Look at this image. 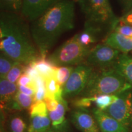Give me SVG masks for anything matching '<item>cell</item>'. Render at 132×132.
<instances>
[{"label":"cell","mask_w":132,"mask_h":132,"mask_svg":"<svg viewBox=\"0 0 132 132\" xmlns=\"http://www.w3.org/2000/svg\"><path fill=\"white\" fill-rule=\"evenodd\" d=\"M75 15L73 0H63L31 21V36L39 55L47 56L59 38L73 29Z\"/></svg>","instance_id":"cell-1"},{"label":"cell","mask_w":132,"mask_h":132,"mask_svg":"<svg viewBox=\"0 0 132 132\" xmlns=\"http://www.w3.org/2000/svg\"><path fill=\"white\" fill-rule=\"evenodd\" d=\"M0 52L24 64L39 56L30 27L20 14L0 11Z\"/></svg>","instance_id":"cell-2"},{"label":"cell","mask_w":132,"mask_h":132,"mask_svg":"<svg viewBox=\"0 0 132 132\" xmlns=\"http://www.w3.org/2000/svg\"><path fill=\"white\" fill-rule=\"evenodd\" d=\"M132 89L131 86L114 69H94L87 85L79 96L93 97L102 94H118Z\"/></svg>","instance_id":"cell-3"},{"label":"cell","mask_w":132,"mask_h":132,"mask_svg":"<svg viewBox=\"0 0 132 132\" xmlns=\"http://www.w3.org/2000/svg\"><path fill=\"white\" fill-rule=\"evenodd\" d=\"M81 9L85 14L87 25L100 34L110 33L118 23V19L113 12L109 0H81Z\"/></svg>","instance_id":"cell-4"},{"label":"cell","mask_w":132,"mask_h":132,"mask_svg":"<svg viewBox=\"0 0 132 132\" xmlns=\"http://www.w3.org/2000/svg\"><path fill=\"white\" fill-rule=\"evenodd\" d=\"M91 48L82 45L77 34L64 42L47 57L55 66H77L85 63Z\"/></svg>","instance_id":"cell-5"},{"label":"cell","mask_w":132,"mask_h":132,"mask_svg":"<svg viewBox=\"0 0 132 132\" xmlns=\"http://www.w3.org/2000/svg\"><path fill=\"white\" fill-rule=\"evenodd\" d=\"M93 70V67L85 63L75 66L62 89L63 98L72 99L80 95L86 87Z\"/></svg>","instance_id":"cell-6"},{"label":"cell","mask_w":132,"mask_h":132,"mask_svg":"<svg viewBox=\"0 0 132 132\" xmlns=\"http://www.w3.org/2000/svg\"><path fill=\"white\" fill-rule=\"evenodd\" d=\"M105 113L132 130V92L131 89L118 94V98L104 110Z\"/></svg>","instance_id":"cell-7"},{"label":"cell","mask_w":132,"mask_h":132,"mask_svg":"<svg viewBox=\"0 0 132 132\" xmlns=\"http://www.w3.org/2000/svg\"><path fill=\"white\" fill-rule=\"evenodd\" d=\"M120 53L118 50L103 43L97 44L91 48L85 64L97 69L113 68Z\"/></svg>","instance_id":"cell-8"},{"label":"cell","mask_w":132,"mask_h":132,"mask_svg":"<svg viewBox=\"0 0 132 132\" xmlns=\"http://www.w3.org/2000/svg\"><path fill=\"white\" fill-rule=\"evenodd\" d=\"M70 120L81 132H100L93 114L87 108H74L70 113Z\"/></svg>","instance_id":"cell-9"},{"label":"cell","mask_w":132,"mask_h":132,"mask_svg":"<svg viewBox=\"0 0 132 132\" xmlns=\"http://www.w3.org/2000/svg\"><path fill=\"white\" fill-rule=\"evenodd\" d=\"M61 1L63 0H23L21 15L26 20L32 21Z\"/></svg>","instance_id":"cell-10"},{"label":"cell","mask_w":132,"mask_h":132,"mask_svg":"<svg viewBox=\"0 0 132 132\" xmlns=\"http://www.w3.org/2000/svg\"><path fill=\"white\" fill-rule=\"evenodd\" d=\"M92 113L96 120L100 132H130L131 131L111 116L97 108Z\"/></svg>","instance_id":"cell-11"},{"label":"cell","mask_w":132,"mask_h":132,"mask_svg":"<svg viewBox=\"0 0 132 132\" xmlns=\"http://www.w3.org/2000/svg\"><path fill=\"white\" fill-rule=\"evenodd\" d=\"M102 43L118 50L121 53L128 54L132 51V38L114 31L109 33Z\"/></svg>","instance_id":"cell-12"},{"label":"cell","mask_w":132,"mask_h":132,"mask_svg":"<svg viewBox=\"0 0 132 132\" xmlns=\"http://www.w3.org/2000/svg\"><path fill=\"white\" fill-rule=\"evenodd\" d=\"M17 91L16 84L0 77V108L4 110L6 105L14 98Z\"/></svg>","instance_id":"cell-13"},{"label":"cell","mask_w":132,"mask_h":132,"mask_svg":"<svg viewBox=\"0 0 132 132\" xmlns=\"http://www.w3.org/2000/svg\"><path fill=\"white\" fill-rule=\"evenodd\" d=\"M113 68L127 81L132 87V56L120 53Z\"/></svg>","instance_id":"cell-14"},{"label":"cell","mask_w":132,"mask_h":132,"mask_svg":"<svg viewBox=\"0 0 132 132\" xmlns=\"http://www.w3.org/2000/svg\"><path fill=\"white\" fill-rule=\"evenodd\" d=\"M16 113L7 116L6 122V132H28V126L22 116Z\"/></svg>","instance_id":"cell-15"},{"label":"cell","mask_w":132,"mask_h":132,"mask_svg":"<svg viewBox=\"0 0 132 132\" xmlns=\"http://www.w3.org/2000/svg\"><path fill=\"white\" fill-rule=\"evenodd\" d=\"M32 62L36 70L44 80L56 73V66L50 61L47 56L39 55Z\"/></svg>","instance_id":"cell-16"},{"label":"cell","mask_w":132,"mask_h":132,"mask_svg":"<svg viewBox=\"0 0 132 132\" xmlns=\"http://www.w3.org/2000/svg\"><path fill=\"white\" fill-rule=\"evenodd\" d=\"M68 109V102L66 99L62 98L60 101H59L56 109L54 111H49L48 117L51 120L52 126H59L65 121V115Z\"/></svg>","instance_id":"cell-17"},{"label":"cell","mask_w":132,"mask_h":132,"mask_svg":"<svg viewBox=\"0 0 132 132\" xmlns=\"http://www.w3.org/2000/svg\"><path fill=\"white\" fill-rule=\"evenodd\" d=\"M51 124L48 116H30L28 132H45L50 127Z\"/></svg>","instance_id":"cell-18"},{"label":"cell","mask_w":132,"mask_h":132,"mask_svg":"<svg viewBox=\"0 0 132 132\" xmlns=\"http://www.w3.org/2000/svg\"><path fill=\"white\" fill-rule=\"evenodd\" d=\"M93 97L96 108L104 111L116 100L118 94H102Z\"/></svg>","instance_id":"cell-19"},{"label":"cell","mask_w":132,"mask_h":132,"mask_svg":"<svg viewBox=\"0 0 132 132\" xmlns=\"http://www.w3.org/2000/svg\"><path fill=\"white\" fill-rule=\"evenodd\" d=\"M75 67V66H56V77L62 89L70 78Z\"/></svg>","instance_id":"cell-20"},{"label":"cell","mask_w":132,"mask_h":132,"mask_svg":"<svg viewBox=\"0 0 132 132\" xmlns=\"http://www.w3.org/2000/svg\"><path fill=\"white\" fill-rule=\"evenodd\" d=\"M23 0H0V11L20 14Z\"/></svg>","instance_id":"cell-21"},{"label":"cell","mask_w":132,"mask_h":132,"mask_svg":"<svg viewBox=\"0 0 132 132\" xmlns=\"http://www.w3.org/2000/svg\"><path fill=\"white\" fill-rule=\"evenodd\" d=\"M77 34L80 42L85 47H92L91 45L95 44L99 39L94 32L85 28H84V29L81 32Z\"/></svg>","instance_id":"cell-22"},{"label":"cell","mask_w":132,"mask_h":132,"mask_svg":"<svg viewBox=\"0 0 132 132\" xmlns=\"http://www.w3.org/2000/svg\"><path fill=\"white\" fill-rule=\"evenodd\" d=\"M18 62L7 56L4 53L0 52V77L4 78L13 66Z\"/></svg>","instance_id":"cell-23"},{"label":"cell","mask_w":132,"mask_h":132,"mask_svg":"<svg viewBox=\"0 0 132 132\" xmlns=\"http://www.w3.org/2000/svg\"><path fill=\"white\" fill-rule=\"evenodd\" d=\"M25 66L26 64L18 62L9 71L5 76L4 78L7 79L10 82L16 84L20 76L24 73Z\"/></svg>","instance_id":"cell-24"},{"label":"cell","mask_w":132,"mask_h":132,"mask_svg":"<svg viewBox=\"0 0 132 132\" xmlns=\"http://www.w3.org/2000/svg\"><path fill=\"white\" fill-rule=\"evenodd\" d=\"M14 98L19 103L22 110H28L30 108L31 105L34 103V97L26 95L25 94L19 91V90L16 92Z\"/></svg>","instance_id":"cell-25"},{"label":"cell","mask_w":132,"mask_h":132,"mask_svg":"<svg viewBox=\"0 0 132 132\" xmlns=\"http://www.w3.org/2000/svg\"><path fill=\"white\" fill-rule=\"evenodd\" d=\"M30 116H48V110L46 104L44 100L34 102L28 110Z\"/></svg>","instance_id":"cell-26"},{"label":"cell","mask_w":132,"mask_h":132,"mask_svg":"<svg viewBox=\"0 0 132 132\" xmlns=\"http://www.w3.org/2000/svg\"><path fill=\"white\" fill-rule=\"evenodd\" d=\"M94 102V97L78 96L70 99V103L73 108H88Z\"/></svg>","instance_id":"cell-27"},{"label":"cell","mask_w":132,"mask_h":132,"mask_svg":"<svg viewBox=\"0 0 132 132\" xmlns=\"http://www.w3.org/2000/svg\"><path fill=\"white\" fill-rule=\"evenodd\" d=\"M16 85L18 86H23L31 87L36 90L35 82L33 81L30 77L26 73H23L18 80Z\"/></svg>","instance_id":"cell-28"},{"label":"cell","mask_w":132,"mask_h":132,"mask_svg":"<svg viewBox=\"0 0 132 132\" xmlns=\"http://www.w3.org/2000/svg\"><path fill=\"white\" fill-rule=\"evenodd\" d=\"M45 132H72V131L69 121L66 119L62 125L56 127H50Z\"/></svg>","instance_id":"cell-29"},{"label":"cell","mask_w":132,"mask_h":132,"mask_svg":"<svg viewBox=\"0 0 132 132\" xmlns=\"http://www.w3.org/2000/svg\"><path fill=\"white\" fill-rule=\"evenodd\" d=\"M44 101L45 102L46 104L48 111H52L55 110L59 103V102L55 98L48 97H45Z\"/></svg>","instance_id":"cell-30"},{"label":"cell","mask_w":132,"mask_h":132,"mask_svg":"<svg viewBox=\"0 0 132 132\" xmlns=\"http://www.w3.org/2000/svg\"><path fill=\"white\" fill-rule=\"evenodd\" d=\"M118 23L132 26V10L125 13L121 17L119 18Z\"/></svg>","instance_id":"cell-31"},{"label":"cell","mask_w":132,"mask_h":132,"mask_svg":"<svg viewBox=\"0 0 132 132\" xmlns=\"http://www.w3.org/2000/svg\"><path fill=\"white\" fill-rule=\"evenodd\" d=\"M6 118H7V114L3 109L0 108V132H6Z\"/></svg>","instance_id":"cell-32"},{"label":"cell","mask_w":132,"mask_h":132,"mask_svg":"<svg viewBox=\"0 0 132 132\" xmlns=\"http://www.w3.org/2000/svg\"><path fill=\"white\" fill-rule=\"evenodd\" d=\"M18 90L22 93L25 94L26 95L30 96H34L36 94V90L31 87L28 86H18Z\"/></svg>","instance_id":"cell-33"},{"label":"cell","mask_w":132,"mask_h":132,"mask_svg":"<svg viewBox=\"0 0 132 132\" xmlns=\"http://www.w3.org/2000/svg\"><path fill=\"white\" fill-rule=\"evenodd\" d=\"M122 4L124 14L132 10V0H120Z\"/></svg>","instance_id":"cell-34"},{"label":"cell","mask_w":132,"mask_h":132,"mask_svg":"<svg viewBox=\"0 0 132 132\" xmlns=\"http://www.w3.org/2000/svg\"><path fill=\"white\" fill-rule=\"evenodd\" d=\"M75 1H77V2H79V1H80L81 0H75Z\"/></svg>","instance_id":"cell-35"},{"label":"cell","mask_w":132,"mask_h":132,"mask_svg":"<svg viewBox=\"0 0 132 132\" xmlns=\"http://www.w3.org/2000/svg\"><path fill=\"white\" fill-rule=\"evenodd\" d=\"M131 54H132V51H131Z\"/></svg>","instance_id":"cell-36"}]
</instances>
